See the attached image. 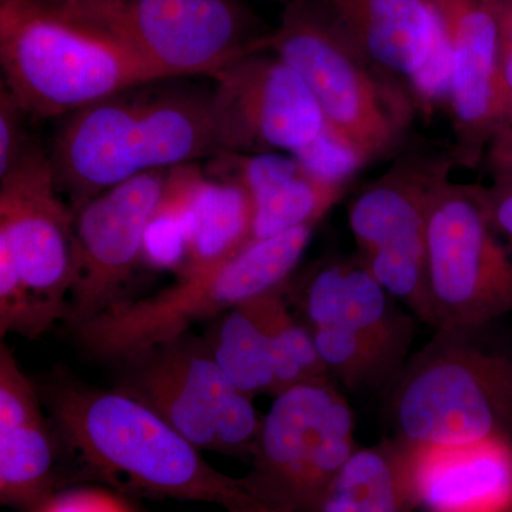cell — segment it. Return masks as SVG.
<instances>
[{
    "label": "cell",
    "instance_id": "obj_25",
    "mask_svg": "<svg viewBox=\"0 0 512 512\" xmlns=\"http://www.w3.org/2000/svg\"><path fill=\"white\" fill-rule=\"evenodd\" d=\"M296 158L303 170L325 183L346 185L353 175L365 167L366 160L345 138L323 127L319 136L308 146L295 151Z\"/></svg>",
    "mask_w": 512,
    "mask_h": 512
},
{
    "label": "cell",
    "instance_id": "obj_10",
    "mask_svg": "<svg viewBox=\"0 0 512 512\" xmlns=\"http://www.w3.org/2000/svg\"><path fill=\"white\" fill-rule=\"evenodd\" d=\"M429 325L480 329L512 312V258L484 210L478 185L448 181L426 228Z\"/></svg>",
    "mask_w": 512,
    "mask_h": 512
},
{
    "label": "cell",
    "instance_id": "obj_17",
    "mask_svg": "<svg viewBox=\"0 0 512 512\" xmlns=\"http://www.w3.org/2000/svg\"><path fill=\"white\" fill-rule=\"evenodd\" d=\"M409 446L419 510L512 512V436Z\"/></svg>",
    "mask_w": 512,
    "mask_h": 512
},
{
    "label": "cell",
    "instance_id": "obj_12",
    "mask_svg": "<svg viewBox=\"0 0 512 512\" xmlns=\"http://www.w3.org/2000/svg\"><path fill=\"white\" fill-rule=\"evenodd\" d=\"M212 79L220 153L293 154L325 127L318 101L302 77L268 50L238 57Z\"/></svg>",
    "mask_w": 512,
    "mask_h": 512
},
{
    "label": "cell",
    "instance_id": "obj_15",
    "mask_svg": "<svg viewBox=\"0 0 512 512\" xmlns=\"http://www.w3.org/2000/svg\"><path fill=\"white\" fill-rule=\"evenodd\" d=\"M450 45L454 154L474 168L498 133V25L491 0H431Z\"/></svg>",
    "mask_w": 512,
    "mask_h": 512
},
{
    "label": "cell",
    "instance_id": "obj_4",
    "mask_svg": "<svg viewBox=\"0 0 512 512\" xmlns=\"http://www.w3.org/2000/svg\"><path fill=\"white\" fill-rule=\"evenodd\" d=\"M313 231L296 228L254 242L202 274L141 299H120L73 328L77 342L97 359L127 363L190 333L239 303L281 288L295 274Z\"/></svg>",
    "mask_w": 512,
    "mask_h": 512
},
{
    "label": "cell",
    "instance_id": "obj_19",
    "mask_svg": "<svg viewBox=\"0 0 512 512\" xmlns=\"http://www.w3.org/2000/svg\"><path fill=\"white\" fill-rule=\"evenodd\" d=\"M284 286L222 313L205 333L204 343L217 365L252 400L275 394L274 318Z\"/></svg>",
    "mask_w": 512,
    "mask_h": 512
},
{
    "label": "cell",
    "instance_id": "obj_32",
    "mask_svg": "<svg viewBox=\"0 0 512 512\" xmlns=\"http://www.w3.org/2000/svg\"><path fill=\"white\" fill-rule=\"evenodd\" d=\"M30 2L39 3V5L50 6V8H60V6L66 5L70 0H30Z\"/></svg>",
    "mask_w": 512,
    "mask_h": 512
},
{
    "label": "cell",
    "instance_id": "obj_5",
    "mask_svg": "<svg viewBox=\"0 0 512 512\" xmlns=\"http://www.w3.org/2000/svg\"><path fill=\"white\" fill-rule=\"evenodd\" d=\"M262 50L302 77L325 126L345 138L366 163L399 153L416 106L402 83L362 59L333 29L315 0H288Z\"/></svg>",
    "mask_w": 512,
    "mask_h": 512
},
{
    "label": "cell",
    "instance_id": "obj_20",
    "mask_svg": "<svg viewBox=\"0 0 512 512\" xmlns=\"http://www.w3.org/2000/svg\"><path fill=\"white\" fill-rule=\"evenodd\" d=\"M419 510L409 443L394 437L357 447L330 481L318 512Z\"/></svg>",
    "mask_w": 512,
    "mask_h": 512
},
{
    "label": "cell",
    "instance_id": "obj_9",
    "mask_svg": "<svg viewBox=\"0 0 512 512\" xmlns=\"http://www.w3.org/2000/svg\"><path fill=\"white\" fill-rule=\"evenodd\" d=\"M356 448L352 407L332 379L302 383L274 397L242 481L272 510L318 512Z\"/></svg>",
    "mask_w": 512,
    "mask_h": 512
},
{
    "label": "cell",
    "instance_id": "obj_27",
    "mask_svg": "<svg viewBox=\"0 0 512 512\" xmlns=\"http://www.w3.org/2000/svg\"><path fill=\"white\" fill-rule=\"evenodd\" d=\"M26 117L12 93L0 84V178L6 177L33 146L23 126Z\"/></svg>",
    "mask_w": 512,
    "mask_h": 512
},
{
    "label": "cell",
    "instance_id": "obj_23",
    "mask_svg": "<svg viewBox=\"0 0 512 512\" xmlns=\"http://www.w3.org/2000/svg\"><path fill=\"white\" fill-rule=\"evenodd\" d=\"M346 188L320 181L302 168L288 180L251 198L252 227L247 245L291 229L316 227L345 195Z\"/></svg>",
    "mask_w": 512,
    "mask_h": 512
},
{
    "label": "cell",
    "instance_id": "obj_3",
    "mask_svg": "<svg viewBox=\"0 0 512 512\" xmlns=\"http://www.w3.org/2000/svg\"><path fill=\"white\" fill-rule=\"evenodd\" d=\"M0 64L3 86L36 119L165 80L114 37L30 0H0Z\"/></svg>",
    "mask_w": 512,
    "mask_h": 512
},
{
    "label": "cell",
    "instance_id": "obj_24",
    "mask_svg": "<svg viewBox=\"0 0 512 512\" xmlns=\"http://www.w3.org/2000/svg\"><path fill=\"white\" fill-rule=\"evenodd\" d=\"M311 330L328 376L348 389L375 387L400 363L372 340L350 330L336 326Z\"/></svg>",
    "mask_w": 512,
    "mask_h": 512
},
{
    "label": "cell",
    "instance_id": "obj_28",
    "mask_svg": "<svg viewBox=\"0 0 512 512\" xmlns=\"http://www.w3.org/2000/svg\"><path fill=\"white\" fill-rule=\"evenodd\" d=\"M36 512H137L119 494L101 488H72L50 498Z\"/></svg>",
    "mask_w": 512,
    "mask_h": 512
},
{
    "label": "cell",
    "instance_id": "obj_31",
    "mask_svg": "<svg viewBox=\"0 0 512 512\" xmlns=\"http://www.w3.org/2000/svg\"><path fill=\"white\" fill-rule=\"evenodd\" d=\"M225 512H279L276 510H272V508L266 507V505L261 503H255L251 505H244V507L237 508H229V510H225Z\"/></svg>",
    "mask_w": 512,
    "mask_h": 512
},
{
    "label": "cell",
    "instance_id": "obj_7",
    "mask_svg": "<svg viewBox=\"0 0 512 512\" xmlns=\"http://www.w3.org/2000/svg\"><path fill=\"white\" fill-rule=\"evenodd\" d=\"M460 167L453 146L414 141L386 173L350 200L348 221L357 255L397 302L429 323L426 228L431 202Z\"/></svg>",
    "mask_w": 512,
    "mask_h": 512
},
{
    "label": "cell",
    "instance_id": "obj_1",
    "mask_svg": "<svg viewBox=\"0 0 512 512\" xmlns=\"http://www.w3.org/2000/svg\"><path fill=\"white\" fill-rule=\"evenodd\" d=\"M40 392V390H39ZM59 439L87 477L126 493L220 505L259 503L133 394L59 376L42 389Z\"/></svg>",
    "mask_w": 512,
    "mask_h": 512
},
{
    "label": "cell",
    "instance_id": "obj_22",
    "mask_svg": "<svg viewBox=\"0 0 512 512\" xmlns=\"http://www.w3.org/2000/svg\"><path fill=\"white\" fill-rule=\"evenodd\" d=\"M59 436L46 417L0 429V501L36 512L60 490Z\"/></svg>",
    "mask_w": 512,
    "mask_h": 512
},
{
    "label": "cell",
    "instance_id": "obj_18",
    "mask_svg": "<svg viewBox=\"0 0 512 512\" xmlns=\"http://www.w3.org/2000/svg\"><path fill=\"white\" fill-rule=\"evenodd\" d=\"M333 29L375 69L402 83L419 72L440 16L431 0H315Z\"/></svg>",
    "mask_w": 512,
    "mask_h": 512
},
{
    "label": "cell",
    "instance_id": "obj_29",
    "mask_svg": "<svg viewBox=\"0 0 512 512\" xmlns=\"http://www.w3.org/2000/svg\"><path fill=\"white\" fill-rule=\"evenodd\" d=\"M478 194L495 232L512 247V184L478 185Z\"/></svg>",
    "mask_w": 512,
    "mask_h": 512
},
{
    "label": "cell",
    "instance_id": "obj_33",
    "mask_svg": "<svg viewBox=\"0 0 512 512\" xmlns=\"http://www.w3.org/2000/svg\"><path fill=\"white\" fill-rule=\"evenodd\" d=\"M284 2H288V0H284Z\"/></svg>",
    "mask_w": 512,
    "mask_h": 512
},
{
    "label": "cell",
    "instance_id": "obj_2",
    "mask_svg": "<svg viewBox=\"0 0 512 512\" xmlns=\"http://www.w3.org/2000/svg\"><path fill=\"white\" fill-rule=\"evenodd\" d=\"M146 86L74 111L57 131L50 163L73 211L137 175L220 154L210 94Z\"/></svg>",
    "mask_w": 512,
    "mask_h": 512
},
{
    "label": "cell",
    "instance_id": "obj_21",
    "mask_svg": "<svg viewBox=\"0 0 512 512\" xmlns=\"http://www.w3.org/2000/svg\"><path fill=\"white\" fill-rule=\"evenodd\" d=\"M251 227L248 192L207 174L192 207L187 254L178 276L202 274L234 258L247 247Z\"/></svg>",
    "mask_w": 512,
    "mask_h": 512
},
{
    "label": "cell",
    "instance_id": "obj_13",
    "mask_svg": "<svg viewBox=\"0 0 512 512\" xmlns=\"http://www.w3.org/2000/svg\"><path fill=\"white\" fill-rule=\"evenodd\" d=\"M0 249L43 311L55 322L66 319L76 264L74 214L50 157L35 144L0 178Z\"/></svg>",
    "mask_w": 512,
    "mask_h": 512
},
{
    "label": "cell",
    "instance_id": "obj_14",
    "mask_svg": "<svg viewBox=\"0 0 512 512\" xmlns=\"http://www.w3.org/2000/svg\"><path fill=\"white\" fill-rule=\"evenodd\" d=\"M165 171L137 175L73 211L76 264L66 315L72 328L120 301L121 289L143 262L144 234Z\"/></svg>",
    "mask_w": 512,
    "mask_h": 512
},
{
    "label": "cell",
    "instance_id": "obj_6",
    "mask_svg": "<svg viewBox=\"0 0 512 512\" xmlns=\"http://www.w3.org/2000/svg\"><path fill=\"white\" fill-rule=\"evenodd\" d=\"M474 330H437L399 373L392 394L397 439L457 446L512 436V360L474 342Z\"/></svg>",
    "mask_w": 512,
    "mask_h": 512
},
{
    "label": "cell",
    "instance_id": "obj_11",
    "mask_svg": "<svg viewBox=\"0 0 512 512\" xmlns=\"http://www.w3.org/2000/svg\"><path fill=\"white\" fill-rule=\"evenodd\" d=\"M127 366L120 389L146 403L200 450L251 460L262 419L191 333L150 350Z\"/></svg>",
    "mask_w": 512,
    "mask_h": 512
},
{
    "label": "cell",
    "instance_id": "obj_8",
    "mask_svg": "<svg viewBox=\"0 0 512 512\" xmlns=\"http://www.w3.org/2000/svg\"><path fill=\"white\" fill-rule=\"evenodd\" d=\"M55 9L119 40L165 80L212 77L262 50L272 30L241 0H70Z\"/></svg>",
    "mask_w": 512,
    "mask_h": 512
},
{
    "label": "cell",
    "instance_id": "obj_30",
    "mask_svg": "<svg viewBox=\"0 0 512 512\" xmlns=\"http://www.w3.org/2000/svg\"><path fill=\"white\" fill-rule=\"evenodd\" d=\"M484 161L493 183L512 184V127L504 128L491 140Z\"/></svg>",
    "mask_w": 512,
    "mask_h": 512
},
{
    "label": "cell",
    "instance_id": "obj_16",
    "mask_svg": "<svg viewBox=\"0 0 512 512\" xmlns=\"http://www.w3.org/2000/svg\"><path fill=\"white\" fill-rule=\"evenodd\" d=\"M284 291L309 329L350 330L402 360L412 325L359 255L319 259L292 275Z\"/></svg>",
    "mask_w": 512,
    "mask_h": 512
},
{
    "label": "cell",
    "instance_id": "obj_26",
    "mask_svg": "<svg viewBox=\"0 0 512 512\" xmlns=\"http://www.w3.org/2000/svg\"><path fill=\"white\" fill-rule=\"evenodd\" d=\"M498 25V133L512 127V0H491ZM497 136V134H495Z\"/></svg>",
    "mask_w": 512,
    "mask_h": 512
}]
</instances>
